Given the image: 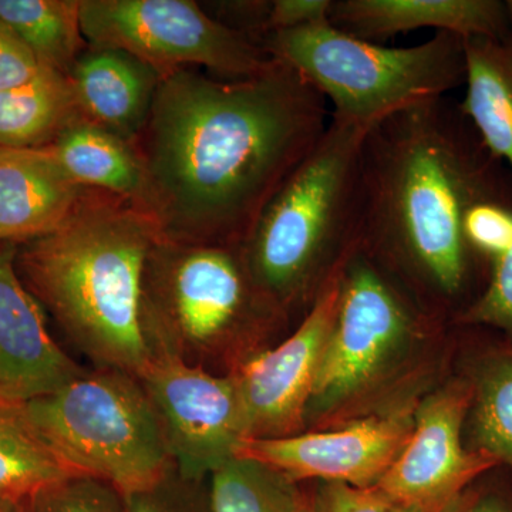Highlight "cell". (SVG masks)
<instances>
[{
  "mask_svg": "<svg viewBox=\"0 0 512 512\" xmlns=\"http://www.w3.org/2000/svg\"><path fill=\"white\" fill-rule=\"evenodd\" d=\"M326 99L275 60L259 76L161 79L148 120V211L164 235L241 245L329 123Z\"/></svg>",
  "mask_w": 512,
  "mask_h": 512,
  "instance_id": "obj_1",
  "label": "cell"
},
{
  "mask_svg": "<svg viewBox=\"0 0 512 512\" xmlns=\"http://www.w3.org/2000/svg\"><path fill=\"white\" fill-rule=\"evenodd\" d=\"M495 163L446 96L384 117L363 141L359 251L384 272L413 278L433 298L466 289L474 252L464 218L505 200Z\"/></svg>",
  "mask_w": 512,
  "mask_h": 512,
  "instance_id": "obj_2",
  "label": "cell"
},
{
  "mask_svg": "<svg viewBox=\"0 0 512 512\" xmlns=\"http://www.w3.org/2000/svg\"><path fill=\"white\" fill-rule=\"evenodd\" d=\"M163 234L144 208L87 191L62 227L22 244L16 266L23 284L96 367L138 377L151 362L141 329L144 271Z\"/></svg>",
  "mask_w": 512,
  "mask_h": 512,
  "instance_id": "obj_3",
  "label": "cell"
},
{
  "mask_svg": "<svg viewBox=\"0 0 512 512\" xmlns=\"http://www.w3.org/2000/svg\"><path fill=\"white\" fill-rule=\"evenodd\" d=\"M375 124L332 117L319 143L272 195L242 242L252 278L281 308L301 301L311 308L359 249L360 160Z\"/></svg>",
  "mask_w": 512,
  "mask_h": 512,
  "instance_id": "obj_4",
  "label": "cell"
},
{
  "mask_svg": "<svg viewBox=\"0 0 512 512\" xmlns=\"http://www.w3.org/2000/svg\"><path fill=\"white\" fill-rule=\"evenodd\" d=\"M282 309L249 272L241 245L161 235L147 259L141 329L151 359L174 357L210 370Z\"/></svg>",
  "mask_w": 512,
  "mask_h": 512,
  "instance_id": "obj_5",
  "label": "cell"
},
{
  "mask_svg": "<svg viewBox=\"0 0 512 512\" xmlns=\"http://www.w3.org/2000/svg\"><path fill=\"white\" fill-rule=\"evenodd\" d=\"M259 45L329 100L333 119L350 123L375 124L466 82L464 39L453 33H434L416 46L387 47L328 23L268 33Z\"/></svg>",
  "mask_w": 512,
  "mask_h": 512,
  "instance_id": "obj_6",
  "label": "cell"
},
{
  "mask_svg": "<svg viewBox=\"0 0 512 512\" xmlns=\"http://www.w3.org/2000/svg\"><path fill=\"white\" fill-rule=\"evenodd\" d=\"M20 406L74 473L107 481L124 495L153 487L175 468L143 384L123 370L84 369L56 392Z\"/></svg>",
  "mask_w": 512,
  "mask_h": 512,
  "instance_id": "obj_7",
  "label": "cell"
},
{
  "mask_svg": "<svg viewBox=\"0 0 512 512\" xmlns=\"http://www.w3.org/2000/svg\"><path fill=\"white\" fill-rule=\"evenodd\" d=\"M80 20L93 47L123 50L161 79L201 66L222 80H245L275 63L255 40L191 0H80Z\"/></svg>",
  "mask_w": 512,
  "mask_h": 512,
  "instance_id": "obj_8",
  "label": "cell"
},
{
  "mask_svg": "<svg viewBox=\"0 0 512 512\" xmlns=\"http://www.w3.org/2000/svg\"><path fill=\"white\" fill-rule=\"evenodd\" d=\"M416 330L412 306L393 279L357 249L342 269L338 311L308 410L330 409L362 390Z\"/></svg>",
  "mask_w": 512,
  "mask_h": 512,
  "instance_id": "obj_9",
  "label": "cell"
},
{
  "mask_svg": "<svg viewBox=\"0 0 512 512\" xmlns=\"http://www.w3.org/2000/svg\"><path fill=\"white\" fill-rule=\"evenodd\" d=\"M138 380L181 477L207 480L222 464L237 457L248 431L234 376L158 356Z\"/></svg>",
  "mask_w": 512,
  "mask_h": 512,
  "instance_id": "obj_10",
  "label": "cell"
},
{
  "mask_svg": "<svg viewBox=\"0 0 512 512\" xmlns=\"http://www.w3.org/2000/svg\"><path fill=\"white\" fill-rule=\"evenodd\" d=\"M342 269L323 286L293 335L248 357L231 373L244 406L248 439H278L302 429L338 311Z\"/></svg>",
  "mask_w": 512,
  "mask_h": 512,
  "instance_id": "obj_11",
  "label": "cell"
},
{
  "mask_svg": "<svg viewBox=\"0 0 512 512\" xmlns=\"http://www.w3.org/2000/svg\"><path fill=\"white\" fill-rule=\"evenodd\" d=\"M473 386L454 383L414 412L412 436L377 487L424 512H444L474 478L498 464L461 439Z\"/></svg>",
  "mask_w": 512,
  "mask_h": 512,
  "instance_id": "obj_12",
  "label": "cell"
},
{
  "mask_svg": "<svg viewBox=\"0 0 512 512\" xmlns=\"http://www.w3.org/2000/svg\"><path fill=\"white\" fill-rule=\"evenodd\" d=\"M413 429L412 410H400L345 429L245 439L237 457L258 461L293 483L319 478L325 483L372 487L400 456Z\"/></svg>",
  "mask_w": 512,
  "mask_h": 512,
  "instance_id": "obj_13",
  "label": "cell"
},
{
  "mask_svg": "<svg viewBox=\"0 0 512 512\" xmlns=\"http://www.w3.org/2000/svg\"><path fill=\"white\" fill-rule=\"evenodd\" d=\"M16 254V245L0 244V402L9 404L56 392L84 370L50 335Z\"/></svg>",
  "mask_w": 512,
  "mask_h": 512,
  "instance_id": "obj_14",
  "label": "cell"
},
{
  "mask_svg": "<svg viewBox=\"0 0 512 512\" xmlns=\"http://www.w3.org/2000/svg\"><path fill=\"white\" fill-rule=\"evenodd\" d=\"M87 191L46 147H0V244H26L62 227Z\"/></svg>",
  "mask_w": 512,
  "mask_h": 512,
  "instance_id": "obj_15",
  "label": "cell"
},
{
  "mask_svg": "<svg viewBox=\"0 0 512 512\" xmlns=\"http://www.w3.org/2000/svg\"><path fill=\"white\" fill-rule=\"evenodd\" d=\"M330 25L369 42L424 28L463 39L511 36L500 0H333Z\"/></svg>",
  "mask_w": 512,
  "mask_h": 512,
  "instance_id": "obj_16",
  "label": "cell"
},
{
  "mask_svg": "<svg viewBox=\"0 0 512 512\" xmlns=\"http://www.w3.org/2000/svg\"><path fill=\"white\" fill-rule=\"evenodd\" d=\"M83 116L130 143L147 126L160 74L119 49L93 47L69 73Z\"/></svg>",
  "mask_w": 512,
  "mask_h": 512,
  "instance_id": "obj_17",
  "label": "cell"
},
{
  "mask_svg": "<svg viewBox=\"0 0 512 512\" xmlns=\"http://www.w3.org/2000/svg\"><path fill=\"white\" fill-rule=\"evenodd\" d=\"M46 148L80 187L106 192L148 211L146 164L124 138L83 117Z\"/></svg>",
  "mask_w": 512,
  "mask_h": 512,
  "instance_id": "obj_18",
  "label": "cell"
},
{
  "mask_svg": "<svg viewBox=\"0 0 512 512\" xmlns=\"http://www.w3.org/2000/svg\"><path fill=\"white\" fill-rule=\"evenodd\" d=\"M467 92L458 104L490 156L512 171V37L464 39Z\"/></svg>",
  "mask_w": 512,
  "mask_h": 512,
  "instance_id": "obj_19",
  "label": "cell"
},
{
  "mask_svg": "<svg viewBox=\"0 0 512 512\" xmlns=\"http://www.w3.org/2000/svg\"><path fill=\"white\" fill-rule=\"evenodd\" d=\"M83 117L70 77L43 67L28 82L0 92V147H49Z\"/></svg>",
  "mask_w": 512,
  "mask_h": 512,
  "instance_id": "obj_20",
  "label": "cell"
},
{
  "mask_svg": "<svg viewBox=\"0 0 512 512\" xmlns=\"http://www.w3.org/2000/svg\"><path fill=\"white\" fill-rule=\"evenodd\" d=\"M0 20L45 69L69 76L82 56L80 0H0Z\"/></svg>",
  "mask_w": 512,
  "mask_h": 512,
  "instance_id": "obj_21",
  "label": "cell"
},
{
  "mask_svg": "<svg viewBox=\"0 0 512 512\" xmlns=\"http://www.w3.org/2000/svg\"><path fill=\"white\" fill-rule=\"evenodd\" d=\"M76 474L33 429L20 404L0 403V500L22 503Z\"/></svg>",
  "mask_w": 512,
  "mask_h": 512,
  "instance_id": "obj_22",
  "label": "cell"
},
{
  "mask_svg": "<svg viewBox=\"0 0 512 512\" xmlns=\"http://www.w3.org/2000/svg\"><path fill=\"white\" fill-rule=\"evenodd\" d=\"M296 483L272 468L234 457L210 476L212 512H301Z\"/></svg>",
  "mask_w": 512,
  "mask_h": 512,
  "instance_id": "obj_23",
  "label": "cell"
},
{
  "mask_svg": "<svg viewBox=\"0 0 512 512\" xmlns=\"http://www.w3.org/2000/svg\"><path fill=\"white\" fill-rule=\"evenodd\" d=\"M471 386L474 451L512 467V350L490 357Z\"/></svg>",
  "mask_w": 512,
  "mask_h": 512,
  "instance_id": "obj_24",
  "label": "cell"
},
{
  "mask_svg": "<svg viewBox=\"0 0 512 512\" xmlns=\"http://www.w3.org/2000/svg\"><path fill=\"white\" fill-rule=\"evenodd\" d=\"M30 512H126L124 494L100 478L76 476L47 485L29 498Z\"/></svg>",
  "mask_w": 512,
  "mask_h": 512,
  "instance_id": "obj_25",
  "label": "cell"
},
{
  "mask_svg": "<svg viewBox=\"0 0 512 512\" xmlns=\"http://www.w3.org/2000/svg\"><path fill=\"white\" fill-rule=\"evenodd\" d=\"M204 481L187 480L174 468L153 487L124 495L126 512H212Z\"/></svg>",
  "mask_w": 512,
  "mask_h": 512,
  "instance_id": "obj_26",
  "label": "cell"
},
{
  "mask_svg": "<svg viewBox=\"0 0 512 512\" xmlns=\"http://www.w3.org/2000/svg\"><path fill=\"white\" fill-rule=\"evenodd\" d=\"M464 237L474 255L493 262L512 245V205L503 200L474 204L464 218Z\"/></svg>",
  "mask_w": 512,
  "mask_h": 512,
  "instance_id": "obj_27",
  "label": "cell"
},
{
  "mask_svg": "<svg viewBox=\"0 0 512 512\" xmlns=\"http://www.w3.org/2000/svg\"><path fill=\"white\" fill-rule=\"evenodd\" d=\"M461 322L505 330L512 335V245L491 262L484 291L460 315Z\"/></svg>",
  "mask_w": 512,
  "mask_h": 512,
  "instance_id": "obj_28",
  "label": "cell"
},
{
  "mask_svg": "<svg viewBox=\"0 0 512 512\" xmlns=\"http://www.w3.org/2000/svg\"><path fill=\"white\" fill-rule=\"evenodd\" d=\"M316 512H424L397 500L377 485L355 487L343 483H326L313 498Z\"/></svg>",
  "mask_w": 512,
  "mask_h": 512,
  "instance_id": "obj_29",
  "label": "cell"
},
{
  "mask_svg": "<svg viewBox=\"0 0 512 512\" xmlns=\"http://www.w3.org/2000/svg\"><path fill=\"white\" fill-rule=\"evenodd\" d=\"M333 0H274L269 2L266 33L328 25Z\"/></svg>",
  "mask_w": 512,
  "mask_h": 512,
  "instance_id": "obj_30",
  "label": "cell"
},
{
  "mask_svg": "<svg viewBox=\"0 0 512 512\" xmlns=\"http://www.w3.org/2000/svg\"><path fill=\"white\" fill-rule=\"evenodd\" d=\"M42 69L28 47L0 20V92L28 82Z\"/></svg>",
  "mask_w": 512,
  "mask_h": 512,
  "instance_id": "obj_31",
  "label": "cell"
},
{
  "mask_svg": "<svg viewBox=\"0 0 512 512\" xmlns=\"http://www.w3.org/2000/svg\"><path fill=\"white\" fill-rule=\"evenodd\" d=\"M444 512H512L501 498L495 495H477V497H460Z\"/></svg>",
  "mask_w": 512,
  "mask_h": 512,
  "instance_id": "obj_32",
  "label": "cell"
},
{
  "mask_svg": "<svg viewBox=\"0 0 512 512\" xmlns=\"http://www.w3.org/2000/svg\"><path fill=\"white\" fill-rule=\"evenodd\" d=\"M19 504L12 503V501L0 500V512H16V508H18Z\"/></svg>",
  "mask_w": 512,
  "mask_h": 512,
  "instance_id": "obj_33",
  "label": "cell"
},
{
  "mask_svg": "<svg viewBox=\"0 0 512 512\" xmlns=\"http://www.w3.org/2000/svg\"><path fill=\"white\" fill-rule=\"evenodd\" d=\"M301 512H316L315 503H313V498H303Z\"/></svg>",
  "mask_w": 512,
  "mask_h": 512,
  "instance_id": "obj_34",
  "label": "cell"
},
{
  "mask_svg": "<svg viewBox=\"0 0 512 512\" xmlns=\"http://www.w3.org/2000/svg\"><path fill=\"white\" fill-rule=\"evenodd\" d=\"M505 8H507L508 22H510L511 37H512V0L505 2Z\"/></svg>",
  "mask_w": 512,
  "mask_h": 512,
  "instance_id": "obj_35",
  "label": "cell"
},
{
  "mask_svg": "<svg viewBox=\"0 0 512 512\" xmlns=\"http://www.w3.org/2000/svg\"><path fill=\"white\" fill-rule=\"evenodd\" d=\"M16 512H30L29 500L22 501L16 508Z\"/></svg>",
  "mask_w": 512,
  "mask_h": 512,
  "instance_id": "obj_36",
  "label": "cell"
},
{
  "mask_svg": "<svg viewBox=\"0 0 512 512\" xmlns=\"http://www.w3.org/2000/svg\"><path fill=\"white\" fill-rule=\"evenodd\" d=\"M0 403H3V402H0Z\"/></svg>",
  "mask_w": 512,
  "mask_h": 512,
  "instance_id": "obj_37",
  "label": "cell"
}]
</instances>
